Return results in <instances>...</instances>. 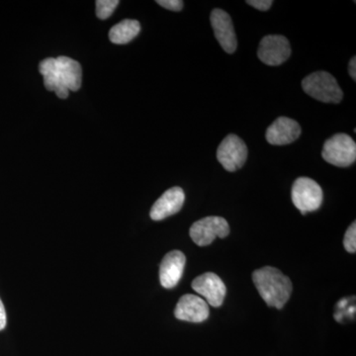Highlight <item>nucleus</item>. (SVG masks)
Segmentation results:
<instances>
[{"instance_id":"f257e3e1","label":"nucleus","mask_w":356,"mask_h":356,"mask_svg":"<svg viewBox=\"0 0 356 356\" xmlns=\"http://www.w3.org/2000/svg\"><path fill=\"white\" fill-rule=\"evenodd\" d=\"M252 281L261 298L269 307L280 310L291 296V280L275 267L264 266L254 271Z\"/></svg>"},{"instance_id":"f03ea898","label":"nucleus","mask_w":356,"mask_h":356,"mask_svg":"<svg viewBox=\"0 0 356 356\" xmlns=\"http://www.w3.org/2000/svg\"><path fill=\"white\" fill-rule=\"evenodd\" d=\"M302 88L314 99L324 103H339L343 92L337 79L327 72H316L305 77Z\"/></svg>"},{"instance_id":"7ed1b4c3","label":"nucleus","mask_w":356,"mask_h":356,"mask_svg":"<svg viewBox=\"0 0 356 356\" xmlns=\"http://www.w3.org/2000/svg\"><path fill=\"white\" fill-rule=\"evenodd\" d=\"M327 163L339 168H346L355 163L356 144L350 136L339 133L325 140L322 152Z\"/></svg>"},{"instance_id":"20e7f679","label":"nucleus","mask_w":356,"mask_h":356,"mask_svg":"<svg viewBox=\"0 0 356 356\" xmlns=\"http://www.w3.org/2000/svg\"><path fill=\"white\" fill-rule=\"evenodd\" d=\"M291 198L295 207L302 215H306L317 211L322 206V187L311 178H297L293 184Z\"/></svg>"},{"instance_id":"39448f33","label":"nucleus","mask_w":356,"mask_h":356,"mask_svg":"<svg viewBox=\"0 0 356 356\" xmlns=\"http://www.w3.org/2000/svg\"><path fill=\"white\" fill-rule=\"evenodd\" d=\"M229 234V226L222 217L210 216L198 220L192 225L189 235L199 247H206L214 242L215 238H224Z\"/></svg>"},{"instance_id":"423d86ee","label":"nucleus","mask_w":356,"mask_h":356,"mask_svg":"<svg viewBox=\"0 0 356 356\" xmlns=\"http://www.w3.org/2000/svg\"><path fill=\"white\" fill-rule=\"evenodd\" d=\"M248 159V147L240 137L229 134L217 149V159L225 170L235 172L242 168Z\"/></svg>"},{"instance_id":"0eeeda50","label":"nucleus","mask_w":356,"mask_h":356,"mask_svg":"<svg viewBox=\"0 0 356 356\" xmlns=\"http://www.w3.org/2000/svg\"><path fill=\"white\" fill-rule=\"evenodd\" d=\"M257 56L264 64L277 67L291 56V47L284 36L268 35L261 40Z\"/></svg>"},{"instance_id":"6e6552de","label":"nucleus","mask_w":356,"mask_h":356,"mask_svg":"<svg viewBox=\"0 0 356 356\" xmlns=\"http://www.w3.org/2000/svg\"><path fill=\"white\" fill-rule=\"evenodd\" d=\"M191 286L203 297L208 305L219 308L224 303L227 288L217 274L213 273L201 274L192 281Z\"/></svg>"},{"instance_id":"1a4fd4ad","label":"nucleus","mask_w":356,"mask_h":356,"mask_svg":"<svg viewBox=\"0 0 356 356\" xmlns=\"http://www.w3.org/2000/svg\"><path fill=\"white\" fill-rule=\"evenodd\" d=\"M209 305L196 295H184L175 307V318L189 323H203L209 318Z\"/></svg>"},{"instance_id":"9d476101","label":"nucleus","mask_w":356,"mask_h":356,"mask_svg":"<svg viewBox=\"0 0 356 356\" xmlns=\"http://www.w3.org/2000/svg\"><path fill=\"white\" fill-rule=\"evenodd\" d=\"M211 24L214 30L215 37L228 54H234L238 47V41L231 16L222 9H214L210 16Z\"/></svg>"},{"instance_id":"9b49d317","label":"nucleus","mask_w":356,"mask_h":356,"mask_svg":"<svg viewBox=\"0 0 356 356\" xmlns=\"http://www.w3.org/2000/svg\"><path fill=\"white\" fill-rule=\"evenodd\" d=\"M186 257L180 250H172L165 255L159 266V281L165 289H172L184 275Z\"/></svg>"},{"instance_id":"f8f14e48","label":"nucleus","mask_w":356,"mask_h":356,"mask_svg":"<svg viewBox=\"0 0 356 356\" xmlns=\"http://www.w3.org/2000/svg\"><path fill=\"white\" fill-rule=\"evenodd\" d=\"M298 122L288 117H280L267 128V142L273 146H285L295 142L301 135Z\"/></svg>"},{"instance_id":"ddd939ff","label":"nucleus","mask_w":356,"mask_h":356,"mask_svg":"<svg viewBox=\"0 0 356 356\" xmlns=\"http://www.w3.org/2000/svg\"><path fill=\"white\" fill-rule=\"evenodd\" d=\"M185 201L184 189L172 187L166 191L163 195L154 202L149 216L154 221H161L165 218L172 216L181 210Z\"/></svg>"},{"instance_id":"4468645a","label":"nucleus","mask_w":356,"mask_h":356,"mask_svg":"<svg viewBox=\"0 0 356 356\" xmlns=\"http://www.w3.org/2000/svg\"><path fill=\"white\" fill-rule=\"evenodd\" d=\"M57 72L60 83L69 91H77L81 86L83 70L79 62L67 57L56 58Z\"/></svg>"},{"instance_id":"2eb2a0df","label":"nucleus","mask_w":356,"mask_h":356,"mask_svg":"<svg viewBox=\"0 0 356 356\" xmlns=\"http://www.w3.org/2000/svg\"><path fill=\"white\" fill-rule=\"evenodd\" d=\"M39 72L44 76V88L49 91H54L62 99L69 96V89L65 88L58 79L56 58H48L42 60L39 65Z\"/></svg>"},{"instance_id":"dca6fc26","label":"nucleus","mask_w":356,"mask_h":356,"mask_svg":"<svg viewBox=\"0 0 356 356\" xmlns=\"http://www.w3.org/2000/svg\"><path fill=\"white\" fill-rule=\"evenodd\" d=\"M140 31V25L137 20L126 19L111 28L109 39L114 44H128L139 35Z\"/></svg>"},{"instance_id":"f3484780","label":"nucleus","mask_w":356,"mask_h":356,"mask_svg":"<svg viewBox=\"0 0 356 356\" xmlns=\"http://www.w3.org/2000/svg\"><path fill=\"white\" fill-rule=\"evenodd\" d=\"M118 0H97L96 1V16L99 19L105 20L113 14L118 6Z\"/></svg>"},{"instance_id":"a211bd4d","label":"nucleus","mask_w":356,"mask_h":356,"mask_svg":"<svg viewBox=\"0 0 356 356\" xmlns=\"http://www.w3.org/2000/svg\"><path fill=\"white\" fill-rule=\"evenodd\" d=\"M343 247L346 252L350 254H355L356 252V222L353 224L346 229L343 238Z\"/></svg>"},{"instance_id":"6ab92c4d","label":"nucleus","mask_w":356,"mask_h":356,"mask_svg":"<svg viewBox=\"0 0 356 356\" xmlns=\"http://www.w3.org/2000/svg\"><path fill=\"white\" fill-rule=\"evenodd\" d=\"M156 3L161 7H165L168 10L175 11V13L181 11L184 6V1L181 0H158Z\"/></svg>"},{"instance_id":"aec40b11","label":"nucleus","mask_w":356,"mask_h":356,"mask_svg":"<svg viewBox=\"0 0 356 356\" xmlns=\"http://www.w3.org/2000/svg\"><path fill=\"white\" fill-rule=\"evenodd\" d=\"M247 3L257 10L267 11L273 6V2L271 0H248Z\"/></svg>"},{"instance_id":"412c9836","label":"nucleus","mask_w":356,"mask_h":356,"mask_svg":"<svg viewBox=\"0 0 356 356\" xmlns=\"http://www.w3.org/2000/svg\"><path fill=\"white\" fill-rule=\"evenodd\" d=\"M7 318L6 308H4L3 303H2L1 299H0V331L6 327Z\"/></svg>"},{"instance_id":"4be33fe9","label":"nucleus","mask_w":356,"mask_h":356,"mask_svg":"<svg viewBox=\"0 0 356 356\" xmlns=\"http://www.w3.org/2000/svg\"><path fill=\"white\" fill-rule=\"evenodd\" d=\"M348 72H350V76L353 81H356V58L353 57L351 58L350 65H348Z\"/></svg>"}]
</instances>
